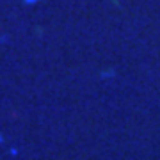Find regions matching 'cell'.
Listing matches in <instances>:
<instances>
[{
	"label": "cell",
	"instance_id": "1",
	"mask_svg": "<svg viewBox=\"0 0 160 160\" xmlns=\"http://www.w3.org/2000/svg\"><path fill=\"white\" fill-rule=\"evenodd\" d=\"M0 141H2V139H0Z\"/></svg>",
	"mask_w": 160,
	"mask_h": 160
}]
</instances>
